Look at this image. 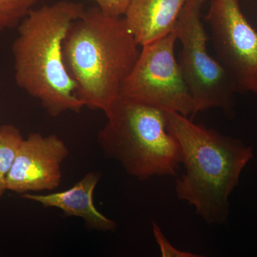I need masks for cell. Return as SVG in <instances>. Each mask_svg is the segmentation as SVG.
<instances>
[{"mask_svg":"<svg viewBox=\"0 0 257 257\" xmlns=\"http://www.w3.org/2000/svg\"><path fill=\"white\" fill-rule=\"evenodd\" d=\"M106 116L97 142L106 158L140 181L177 176L182 154L165 111L119 96Z\"/></svg>","mask_w":257,"mask_h":257,"instance_id":"4","label":"cell"},{"mask_svg":"<svg viewBox=\"0 0 257 257\" xmlns=\"http://www.w3.org/2000/svg\"><path fill=\"white\" fill-rule=\"evenodd\" d=\"M152 232L157 245L160 248L161 255L163 257H199V255L190 251H183L173 246L167 239L160 225L157 221H152Z\"/></svg>","mask_w":257,"mask_h":257,"instance_id":"13","label":"cell"},{"mask_svg":"<svg viewBox=\"0 0 257 257\" xmlns=\"http://www.w3.org/2000/svg\"><path fill=\"white\" fill-rule=\"evenodd\" d=\"M167 127L180 147L184 173L176 180L179 200L188 203L208 224L223 225L229 215V197L253 158L252 147L166 111Z\"/></svg>","mask_w":257,"mask_h":257,"instance_id":"1","label":"cell"},{"mask_svg":"<svg viewBox=\"0 0 257 257\" xmlns=\"http://www.w3.org/2000/svg\"><path fill=\"white\" fill-rule=\"evenodd\" d=\"M69 154L68 147L57 135L30 134L19 147L8 175V190L21 195L55 190L62 181L61 165Z\"/></svg>","mask_w":257,"mask_h":257,"instance_id":"8","label":"cell"},{"mask_svg":"<svg viewBox=\"0 0 257 257\" xmlns=\"http://www.w3.org/2000/svg\"><path fill=\"white\" fill-rule=\"evenodd\" d=\"M177 41L172 32L141 47L138 60L121 86L120 96L192 116L194 102L175 57Z\"/></svg>","mask_w":257,"mask_h":257,"instance_id":"6","label":"cell"},{"mask_svg":"<svg viewBox=\"0 0 257 257\" xmlns=\"http://www.w3.org/2000/svg\"><path fill=\"white\" fill-rule=\"evenodd\" d=\"M104 14L111 17H124L132 0H94Z\"/></svg>","mask_w":257,"mask_h":257,"instance_id":"14","label":"cell"},{"mask_svg":"<svg viewBox=\"0 0 257 257\" xmlns=\"http://www.w3.org/2000/svg\"><path fill=\"white\" fill-rule=\"evenodd\" d=\"M140 47L123 17L109 16L97 7L72 24L64 40V62L84 106L109 114Z\"/></svg>","mask_w":257,"mask_h":257,"instance_id":"3","label":"cell"},{"mask_svg":"<svg viewBox=\"0 0 257 257\" xmlns=\"http://www.w3.org/2000/svg\"><path fill=\"white\" fill-rule=\"evenodd\" d=\"M204 20L215 58L236 90L257 95V31L243 14L239 0H211Z\"/></svg>","mask_w":257,"mask_h":257,"instance_id":"7","label":"cell"},{"mask_svg":"<svg viewBox=\"0 0 257 257\" xmlns=\"http://www.w3.org/2000/svg\"><path fill=\"white\" fill-rule=\"evenodd\" d=\"M23 140L21 133L16 126L5 124L0 127V199L8 191V175Z\"/></svg>","mask_w":257,"mask_h":257,"instance_id":"11","label":"cell"},{"mask_svg":"<svg viewBox=\"0 0 257 257\" xmlns=\"http://www.w3.org/2000/svg\"><path fill=\"white\" fill-rule=\"evenodd\" d=\"M40 0H0V32L18 28Z\"/></svg>","mask_w":257,"mask_h":257,"instance_id":"12","label":"cell"},{"mask_svg":"<svg viewBox=\"0 0 257 257\" xmlns=\"http://www.w3.org/2000/svg\"><path fill=\"white\" fill-rule=\"evenodd\" d=\"M100 174L89 172L71 188L60 192L47 194L26 193L24 199L40 203L44 207L60 209L67 216L82 218L86 226L97 231H114L117 224L97 210L93 201V194Z\"/></svg>","mask_w":257,"mask_h":257,"instance_id":"9","label":"cell"},{"mask_svg":"<svg viewBox=\"0 0 257 257\" xmlns=\"http://www.w3.org/2000/svg\"><path fill=\"white\" fill-rule=\"evenodd\" d=\"M205 1L187 0L174 31L182 45L177 62L194 102L192 119L198 113L210 109L231 111L237 91L208 50L209 37L202 13Z\"/></svg>","mask_w":257,"mask_h":257,"instance_id":"5","label":"cell"},{"mask_svg":"<svg viewBox=\"0 0 257 257\" xmlns=\"http://www.w3.org/2000/svg\"><path fill=\"white\" fill-rule=\"evenodd\" d=\"M187 0H132L124 15L128 30L140 47L175 31Z\"/></svg>","mask_w":257,"mask_h":257,"instance_id":"10","label":"cell"},{"mask_svg":"<svg viewBox=\"0 0 257 257\" xmlns=\"http://www.w3.org/2000/svg\"><path fill=\"white\" fill-rule=\"evenodd\" d=\"M85 10L82 3L61 0L32 9L17 28L13 45L15 81L53 117L68 111L79 113L84 107L66 67L64 43Z\"/></svg>","mask_w":257,"mask_h":257,"instance_id":"2","label":"cell"}]
</instances>
